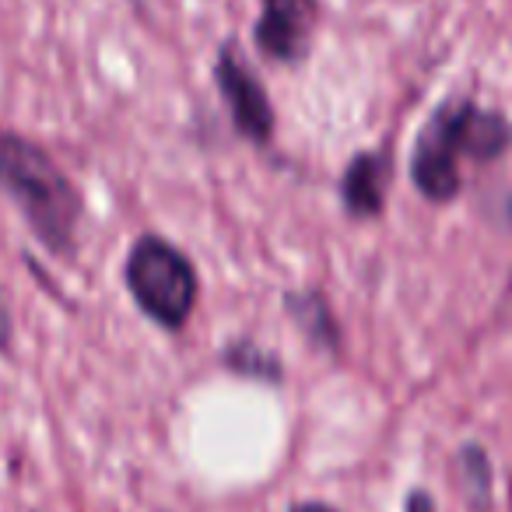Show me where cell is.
Here are the masks:
<instances>
[{"label": "cell", "mask_w": 512, "mask_h": 512, "mask_svg": "<svg viewBox=\"0 0 512 512\" xmlns=\"http://www.w3.org/2000/svg\"><path fill=\"white\" fill-rule=\"evenodd\" d=\"M0 190L25 214L29 228L46 249L71 256L85 204L67 172L25 134L0 127Z\"/></svg>", "instance_id": "7a4b0ae2"}, {"label": "cell", "mask_w": 512, "mask_h": 512, "mask_svg": "<svg viewBox=\"0 0 512 512\" xmlns=\"http://www.w3.org/2000/svg\"><path fill=\"white\" fill-rule=\"evenodd\" d=\"M8 344H11V309L4 292H0V351H8Z\"/></svg>", "instance_id": "30bf717a"}, {"label": "cell", "mask_w": 512, "mask_h": 512, "mask_svg": "<svg viewBox=\"0 0 512 512\" xmlns=\"http://www.w3.org/2000/svg\"><path fill=\"white\" fill-rule=\"evenodd\" d=\"M404 512H439V505H435V498L428 495V491L414 488V491H407V498H404Z\"/></svg>", "instance_id": "9c48e42d"}, {"label": "cell", "mask_w": 512, "mask_h": 512, "mask_svg": "<svg viewBox=\"0 0 512 512\" xmlns=\"http://www.w3.org/2000/svg\"><path fill=\"white\" fill-rule=\"evenodd\" d=\"M214 85L218 95L225 99L232 127L242 137L256 144H267L274 137V106L267 99L264 85L249 71V64L242 60V53L235 50V43H225L214 60Z\"/></svg>", "instance_id": "277c9868"}, {"label": "cell", "mask_w": 512, "mask_h": 512, "mask_svg": "<svg viewBox=\"0 0 512 512\" xmlns=\"http://www.w3.org/2000/svg\"><path fill=\"white\" fill-rule=\"evenodd\" d=\"M288 313H292L295 327H299L313 344H320V348H327V351L337 348V341H341V330H337L334 313H330L327 299H323L320 292L288 295Z\"/></svg>", "instance_id": "52a82bcc"}, {"label": "cell", "mask_w": 512, "mask_h": 512, "mask_svg": "<svg viewBox=\"0 0 512 512\" xmlns=\"http://www.w3.org/2000/svg\"><path fill=\"white\" fill-rule=\"evenodd\" d=\"M512 151V123L502 109L474 99H449L414 137L411 183L432 204L460 197L467 165H491Z\"/></svg>", "instance_id": "6da1fadb"}, {"label": "cell", "mask_w": 512, "mask_h": 512, "mask_svg": "<svg viewBox=\"0 0 512 512\" xmlns=\"http://www.w3.org/2000/svg\"><path fill=\"white\" fill-rule=\"evenodd\" d=\"M456 467H460V491L467 495L470 509L484 512L491 505V460L481 446H463L456 456Z\"/></svg>", "instance_id": "ba28073f"}, {"label": "cell", "mask_w": 512, "mask_h": 512, "mask_svg": "<svg viewBox=\"0 0 512 512\" xmlns=\"http://www.w3.org/2000/svg\"><path fill=\"white\" fill-rule=\"evenodd\" d=\"M393 183V151H362L348 162L341 179V200L351 218H379Z\"/></svg>", "instance_id": "8992f818"}, {"label": "cell", "mask_w": 512, "mask_h": 512, "mask_svg": "<svg viewBox=\"0 0 512 512\" xmlns=\"http://www.w3.org/2000/svg\"><path fill=\"white\" fill-rule=\"evenodd\" d=\"M292 512H337V509L327 502H299V505H292Z\"/></svg>", "instance_id": "8fae6325"}, {"label": "cell", "mask_w": 512, "mask_h": 512, "mask_svg": "<svg viewBox=\"0 0 512 512\" xmlns=\"http://www.w3.org/2000/svg\"><path fill=\"white\" fill-rule=\"evenodd\" d=\"M320 25V0H260L253 43L274 64L295 67L306 60Z\"/></svg>", "instance_id": "5b68a950"}, {"label": "cell", "mask_w": 512, "mask_h": 512, "mask_svg": "<svg viewBox=\"0 0 512 512\" xmlns=\"http://www.w3.org/2000/svg\"><path fill=\"white\" fill-rule=\"evenodd\" d=\"M502 225L509 228V235H512V193H505V200H502Z\"/></svg>", "instance_id": "7c38bea8"}, {"label": "cell", "mask_w": 512, "mask_h": 512, "mask_svg": "<svg viewBox=\"0 0 512 512\" xmlns=\"http://www.w3.org/2000/svg\"><path fill=\"white\" fill-rule=\"evenodd\" d=\"M123 278L148 320L165 330H183L197 306V271L190 256L162 235H141L130 246Z\"/></svg>", "instance_id": "3957f363"}]
</instances>
